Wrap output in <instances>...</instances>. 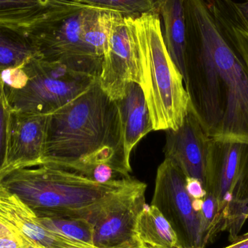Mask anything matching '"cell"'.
<instances>
[{
  "label": "cell",
  "instance_id": "cell-1",
  "mask_svg": "<svg viewBox=\"0 0 248 248\" xmlns=\"http://www.w3.org/2000/svg\"><path fill=\"white\" fill-rule=\"evenodd\" d=\"M185 88L206 135L248 144V52L238 16L217 24L205 0H185Z\"/></svg>",
  "mask_w": 248,
  "mask_h": 248
},
{
  "label": "cell",
  "instance_id": "cell-2",
  "mask_svg": "<svg viewBox=\"0 0 248 248\" xmlns=\"http://www.w3.org/2000/svg\"><path fill=\"white\" fill-rule=\"evenodd\" d=\"M42 163L77 172L90 179L107 165L123 177L131 171L125 158L116 103L98 78L78 97L48 116Z\"/></svg>",
  "mask_w": 248,
  "mask_h": 248
},
{
  "label": "cell",
  "instance_id": "cell-3",
  "mask_svg": "<svg viewBox=\"0 0 248 248\" xmlns=\"http://www.w3.org/2000/svg\"><path fill=\"white\" fill-rule=\"evenodd\" d=\"M135 179L98 183L77 172L42 163L13 170L0 185L38 217L81 218L94 224L115 195Z\"/></svg>",
  "mask_w": 248,
  "mask_h": 248
},
{
  "label": "cell",
  "instance_id": "cell-4",
  "mask_svg": "<svg viewBox=\"0 0 248 248\" xmlns=\"http://www.w3.org/2000/svg\"><path fill=\"white\" fill-rule=\"evenodd\" d=\"M138 48L140 86L153 131L176 130L189 110L183 77L168 52L157 13L132 16Z\"/></svg>",
  "mask_w": 248,
  "mask_h": 248
},
{
  "label": "cell",
  "instance_id": "cell-5",
  "mask_svg": "<svg viewBox=\"0 0 248 248\" xmlns=\"http://www.w3.org/2000/svg\"><path fill=\"white\" fill-rule=\"evenodd\" d=\"M93 6L75 0H61L47 14L26 29L36 58L58 62L73 71L100 77L103 58L97 57L82 37L83 26Z\"/></svg>",
  "mask_w": 248,
  "mask_h": 248
},
{
  "label": "cell",
  "instance_id": "cell-6",
  "mask_svg": "<svg viewBox=\"0 0 248 248\" xmlns=\"http://www.w3.org/2000/svg\"><path fill=\"white\" fill-rule=\"evenodd\" d=\"M23 68L27 75L24 83L17 89L2 87L3 93L9 108L32 114L54 113L84 93L98 78L36 57Z\"/></svg>",
  "mask_w": 248,
  "mask_h": 248
},
{
  "label": "cell",
  "instance_id": "cell-7",
  "mask_svg": "<svg viewBox=\"0 0 248 248\" xmlns=\"http://www.w3.org/2000/svg\"><path fill=\"white\" fill-rule=\"evenodd\" d=\"M186 176L169 159L156 173L151 205L170 223L182 248H205L201 214L195 211L185 186Z\"/></svg>",
  "mask_w": 248,
  "mask_h": 248
},
{
  "label": "cell",
  "instance_id": "cell-8",
  "mask_svg": "<svg viewBox=\"0 0 248 248\" xmlns=\"http://www.w3.org/2000/svg\"><path fill=\"white\" fill-rule=\"evenodd\" d=\"M98 80L102 89L115 101L123 97L128 83L140 84L138 48L132 16L113 12Z\"/></svg>",
  "mask_w": 248,
  "mask_h": 248
},
{
  "label": "cell",
  "instance_id": "cell-9",
  "mask_svg": "<svg viewBox=\"0 0 248 248\" xmlns=\"http://www.w3.org/2000/svg\"><path fill=\"white\" fill-rule=\"evenodd\" d=\"M204 188L215 197L223 215L232 201L248 199V144L211 139Z\"/></svg>",
  "mask_w": 248,
  "mask_h": 248
},
{
  "label": "cell",
  "instance_id": "cell-10",
  "mask_svg": "<svg viewBox=\"0 0 248 248\" xmlns=\"http://www.w3.org/2000/svg\"><path fill=\"white\" fill-rule=\"evenodd\" d=\"M49 115L15 111L7 106V156L0 176L42 164Z\"/></svg>",
  "mask_w": 248,
  "mask_h": 248
},
{
  "label": "cell",
  "instance_id": "cell-11",
  "mask_svg": "<svg viewBox=\"0 0 248 248\" xmlns=\"http://www.w3.org/2000/svg\"><path fill=\"white\" fill-rule=\"evenodd\" d=\"M146 184L136 179L117 194L93 225L94 248H117L137 238L136 222L146 204Z\"/></svg>",
  "mask_w": 248,
  "mask_h": 248
},
{
  "label": "cell",
  "instance_id": "cell-12",
  "mask_svg": "<svg viewBox=\"0 0 248 248\" xmlns=\"http://www.w3.org/2000/svg\"><path fill=\"white\" fill-rule=\"evenodd\" d=\"M0 224L29 240L33 248H94L45 227L18 197L0 185Z\"/></svg>",
  "mask_w": 248,
  "mask_h": 248
},
{
  "label": "cell",
  "instance_id": "cell-13",
  "mask_svg": "<svg viewBox=\"0 0 248 248\" xmlns=\"http://www.w3.org/2000/svg\"><path fill=\"white\" fill-rule=\"evenodd\" d=\"M165 131V158L171 160L186 177L195 178L205 186L211 138L206 135L190 109L179 128Z\"/></svg>",
  "mask_w": 248,
  "mask_h": 248
},
{
  "label": "cell",
  "instance_id": "cell-14",
  "mask_svg": "<svg viewBox=\"0 0 248 248\" xmlns=\"http://www.w3.org/2000/svg\"><path fill=\"white\" fill-rule=\"evenodd\" d=\"M116 103L122 125L124 153L130 162L133 149L153 131V123L142 88L138 83H128L123 97Z\"/></svg>",
  "mask_w": 248,
  "mask_h": 248
},
{
  "label": "cell",
  "instance_id": "cell-15",
  "mask_svg": "<svg viewBox=\"0 0 248 248\" xmlns=\"http://www.w3.org/2000/svg\"><path fill=\"white\" fill-rule=\"evenodd\" d=\"M156 5L157 13L164 25L165 45L184 79L186 46L185 0H156Z\"/></svg>",
  "mask_w": 248,
  "mask_h": 248
},
{
  "label": "cell",
  "instance_id": "cell-16",
  "mask_svg": "<svg viewBox=\"0 0 248 248\" xmlns=\"http://www.w3.org/2000/svg\"><path fill=\"white\" fill-rule=\"evenodd\" d=\"M135 233L145 248H182L170 223L153 205H144L137 217Z\"/></svg>",
  "mask_w": 248,
  "mask_h": 248
},
{
  "label": "cell",
  "instance_id": "cell-17",
  "mask_svg": "<svg viewBox=\"0 0 248 248\" xmlns=\"http://www.w3.org/2000/svg\"><path fill=\"white\" fill-rule=\"evenodd\" d=\"M34 57L36 50L26 29L0 24V72L21 68Z\"/></svg>",
  "mask_w": 248,
  "mask_h": 248
},
{
  "label": "cell",
  "instance_id": "cell-18",
  "mask_svg": "<svg viewBox=\"0 0 248 248\" xmlns=\"http://www.w3.org/2000/svg\"><path fill=\"white\" fill-rule=\"evenodd\" d=\"M61 0H0V24L27 29Z\"/></svg>",
  "mask_w": 248,
  "mask_h": 248
},
{
  "label": "cell",
  "instance_id": "cell-19",
  "mask_svg": "<svg viewBox=\"0 0 248 248\" xmlns=\"http://www.w3.org/2000/svg\"><path fill=\"white\" fill-rule=\"evenodd\" d=\"M39 220L45 227L52 231L71 240L93 246L94 226L88 220L72 217H39Z\"/></svg>",
  "mask_w": 248,
  "mask_h": 248
},
{
  "label": "cell",
  "instance_id": "cell-20",
  "mask_svg": "<svg viewBox=\"0 0 248 248\" xmlns=\"http://www.w3.org/2000/svg\"><path fill=\"white\" fill-rule=\"evenodd\" d=\"M78 2L126 16H141L146 13H157L156 0H75Z\"/></svg>",
  "mask_w": 248,
  "mask_h": 248
},
{
  "label": "cell",
  "instance_id": "cell-21",
  "mask_svg": "<svg viewBox=\"0 0 248 248\" xmlns=\"http://www.w3.org/2000/svg\"><path fill=\"white\" fill-rule=\"evenodd\" d=\"M224 231L228 232L230 241H233L238 237L248 218V199L229 202L224 209Z\"/></svg>",
  "mask_w": 248,
  "mask_h": 248
},
{
  "label": "cell",
  "instance_id": "cell-22",
  "mask_svg": "<svg viewBox=\"0 0 248 248\" xmlns=\"http://www.w3.org/2000/svg\"><path fill=\"white\" fill-rule=\"evenodd\" d=\"M7 105L3 93L2 86L0 88V176L5 163L7 156Z\"/></svg>",
  "mask_w": 248,
  "mask_h": 248
},
{
  "label": "cell",
  "instance_id": "cell-23",
  "mask_svg": "<svg viewBox=\"0 0 248 248\" xmlns=\"http://www.w3.org/2000/svg\"><path fill=\"white\" fill-rule=\"evenodd\" d=\"M0 248H33L20 236L0 224Z\"/></svg>",
  "mask_w": 248,
  "mask_h": 248
},
{
  "label": "cell",
  "instance_id": "cell-24",
  "mask_svg": "<svg viewBox=\"0 0 248 248\" xmlns=\"http://www.w3.org/2000/svg\"><path fill=\"white\" fill-rule=\"evenodd\" d=\"M185 186L192 200L203 199L206 195V191L202 182L195 178L186 177Z\"/></svg>",
  "mask_w": 248,
  "mask_h": 248
},
{
  "label": "cell",
  "instance_id": "cell-25",
  "mask_svg": "<svg viewBox=\"0 0 248 248\" xmlns=\"http://www.w3.org/2000/svg\"><path fill=\"white\" fill-rule=\"evenodd\" d=\"M224 248H248V232L239 235L231 242V244Z\"/></svg>",
  "mask_w": 248,
  "mask_h": 248
},
{
  "label": "cell",
  "instance_id": "cell-26",
  "mask_svg": "<svg viewBox=\"0 0 248 248\" xmlns=\"http://www.w3.org/2000/svg\"><path fill=\"white\" fill-rule=\"evenodd\" d=\"M115 248H145V247L140 243V240L137 237V238L128 242V243H125V244L122 245V246Z\"/></svg>",
  "mask_w": 248,
  "mask_h": 248
},
{
  "label": "cell",
  "instance_id": "cell-27",
  "mask_svg": "<svg viewBox=\"0 0 248 248\" xmlns=\"http://www.w3.org/2000/svg\"><path fill=\"white\" fill-rule=\"evenodd\" d=\"M236 4L240 13L248 22V1H245L244 2L242 3H236Z\"/></svg>",
  "mask_w": 248,
  "mask_h": 248
},
{
  "label": "cell",
  "instance_id": "cell-28",
  "mask_svg": "<svg viewBox=\"0 0 248 248\" xmlns=\"http://www.w3.org/2000/svg\"><path fill=\"white\" fill-rule=\"evenodd\" d=\"M244 23H243V27H244L245 36H246V44H247V49L248 52V22L245 18Z\"/></svg>",
  "mask_w": 248,
  "mask_h": 248
},
{
  "label": "cell",
  "instance_id": "cell-29",
  "mask_svg": "<svg viewBox=\"0 0 248 248\" xmlns=\"http://www.w3.org/2000/svg\"><path fill=\"white\" fill-rule=\"evenodd\" d=\"M0 88H1V82H0Z\"/></svg>",
  "mask_w": 248,
  "mask_h": 248
},
{
  "label": "cell",
  "instance_id": "cell-30",
  "mask_svg": "<svg viewBox=\"0 0 248 248\" xmlns=\"http://www.w3.org/2000/svg\"><path fill=\"white\" fill-rule=\"evenodd\" d=\"M245 1H248V0H245Z\"/></svg>",
  "mask_w": 248,
  "mask_h": 248
}]
</instances>
